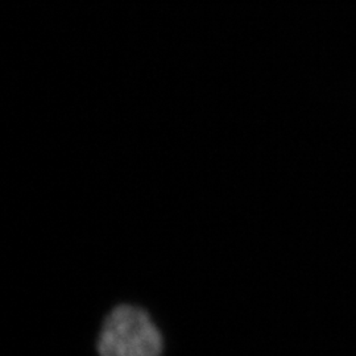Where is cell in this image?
<instances>
[{"label": "cell", "instance_id": "1", "mask_svg": "<svg viewBox=\"0 0 356 356\" xmlns=\"http://www.w3.org/2000/svg\"><path fill=\"white\" fill-rule=\"evenodd\" d=\"M163 335L139 306L120 305L103 322L98 339L101 356H161Z\"/></svg>", "mask_w": 356, "mask_h": 356}]
</instances>
